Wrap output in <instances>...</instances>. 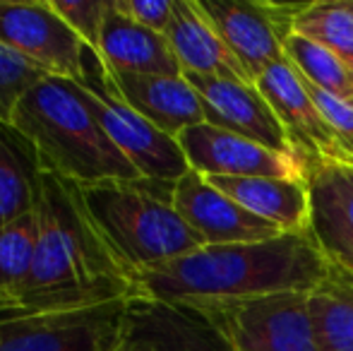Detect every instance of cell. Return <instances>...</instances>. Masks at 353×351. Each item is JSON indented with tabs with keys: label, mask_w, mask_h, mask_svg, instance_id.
Returning a JSON list of instances; mask_svg holds the SVG:
<instances>
[{
	"label": "cell",
	"mask_w": 353,
	"mask_h": 351,
	"mask_svg": "<svg viewBox=\"0 0 353 351\" xmlns=\"http://www.w3.org/2000/svg\"><path fill=\"white\" fill-rule=\"evenodd\" d=\"M34 212L39 217L37 255L10 310H74L135 296V277L103 241L79 185L43 174Z\"/></svg>",
	"instance_id": "6da1fadb"
},
{
	"label": "cell",
	"mask_w": 353,
	"mask_h": 351,
	"mask_svg": "<svg viewBox=\"0 0 353 351\" xmlns=\"http://www.w3.org/2000/svg\"><path fill=\"white\" fill-rule=\"evenodd\" d=\"M332 274L310 234L202 245L135 277V296L200 308L270 294H310Z\"/></svg>",
	"instance_id": "7a4b0ae2"
},
{
	"label": "cell",
	"mask_w": 353,
	"mask_h": 351,
	"mask_svg": "<svg viewBox=\"0 0 353 351\" xmlns=\"http://www.w3.org/2000/svg\"><path fill=\"white\" fill-rule=\"evenodd\" d=\"M12 126L34 147L43 174L74 185L142 178L106 135L77 82L41 77L17 101Z\"/></svg>",
	"instance_id": "3957f363"
},
{
	"label": "cell",
	"mask_w": 353,
	"mask_h": 351,
	"mask_svg": "<svg viewBox=\"0 0 353 351\" xmlns=\"http://www.w3.org/2000/svg\"><path fill=\"white\" fill-rule=\"evenodd\" d=\"M173 185L149 178L79 185L97 229L132 277L205 245L173 207Z\"/></svg>",
	"instance_id": "277c9868"
},
{
	"label": "cell",
	"mask_w": 353,
	"mask_h": 351,
	"mask_svg": "<svg viewBox=\"0 0 353 351\" xmlns=\"http://www.w3.org/2000/svg\"><path fill=\"white\" fill-rule=\"evenodd\" d=\"M125 301L74 310H0V351H123Z\"/></svg>",
	"instance_id": "5b68a950"
},
{
	"label": "cell",
	"mask_w": 353,
	"mask_h": 351,
	"mask_svg": "<svg viewBox=\"0 0 353 351\" xmlns=\"http://www.w3.org/2000/svg\"><path fill=\"white\" fill-rule=\"evenodd\" d=\"M192 310L210 320L231 351H320L307 294H270Z\"/></svg>",
	"instance_id": "8992f818"
},
{
	"label": "cell",
	"mask_w": 353,
	"mask_h": 351,
	"mask_svg": "<svg viewBox=\"0 0 353 351\" xmlns=\"http://www.w3.org/2000/svg\"><path fill=\"white\" fill-rule=\"evenodd\" d=\"M87 99L92 113L99 118L106 135L121 154L135 166L142 178L161 183H176L190 171L188 159L183 154L178 137L166 135L154 123L142 118L135 108H130L111 87L106 85L97 58L92 56L89 72L77 82Z\"/></svg>",
	"instance_id": "52a82bcc"
},
{
	"label": "cell",
	"mask_w": 353,
	"mask_h": 351,
	"mask_svg": "<svg viewBox=\"0 0 353 351\" xmlns=\"http://www.w3.org/2000/svg\"><path fill=\"white\" fill-rule=\"evenodd\" d=\"M0 46L46 77L79 82L89 72L92 51L51 3L0 0Z\"/></svg>",
	"instance_id": "ba28073f"
},
{
	"label": "cell",
	"mask_w": 353,
	"mask_h": 351,
	"mask_svg": "<svg viewBox=\"0 0 353 351\" xmlns=\"http://www.w3.org/2000/svg\"><path fill=\"white\" fill-rule=\"evenodd\" d=\"M200 5L252 82L286 58L283 41L293 32L298 3L200 0Z\"/></svg>",
	"instance_id": "9c48e42d"
},
{
	"label": "cell",
	"mask_w": 353,
	"mask_h": 351,
	"mask_svg": "<svg viewBox=\"0 0 353 351\" xmlns=\"http://www.w3.org/2000/svg\"><path fill=\"white\" fill-rule=\"evenodd\" d=\"M188 166L202 176L228 178H288L305 181L307 164L298 154H283L270 147L221 130L210 123H200L178 135Z\"/></svg>",
	"instance_id": "30bf717a"
},
{
	"label": "cell",
	"mask_w": 353,
	"mask_h": 351,
	"mask_svg": "<svg viewBox=\"0 0 353 351\" xmlns=\"http://www.w3.org/2000/svg\"><path fill=\"white\" fill-rule=\"evenodd\" d=\"M310 226L307 234L332 272L353 281V164H307Z\"/></svg>",
	"instance_id": "8fae6325"
},
{
	"label": "cell",
	"mask_w": 353,
	"mask_h": 351,
	"mask_svg": "<svg viewBox=\"0 0 353 351\" xmlns=\"http://www.w3.org/2000/svg\"><path fill=\"white\" fill-rule=\"evenodd\" d=\"M257 89L274 108L288 140L305 164L315 161H346L334 130L325 121L310 94L307 82L293 70L291 63H274L257 77Z\"/></svg>",
	"instance_id": "7c38bea8"
},
{
	"label": "cell",
	"mask_w": 353,
	"mask_h": 351,
	"mask_svg": "<svg viewBox=\"0 0 353 351\" xmlns=\"http://www.w3.org/2000/svg\"><path fill=\"white\" fill-rule=\"evenodd\" d=\"M173 207L205 245L255 243L283 236L274 224L243 210L192 169L173 185Z\"/></svg>",
	"instance_id": "4fadbf2b"
},
{
	"label": "cell",
	"mask_w": 353,
	"mask_h": 351,
	"mask_svg": "<svg viewBox=\"0 0 353 351\" xmlns=\"http://www.w3.org/2000/svg\"><path fill=\"white\" fill-rule=\"evenodd\" d=\"M205 108V123L236 132L283 154H298L293 142L257 85L221 77L185 75ZM301 157V154H298Z\"/></svg>",
	"instance_id": "5bb4252c"
},
{
	"label": "cell",
	"mask_w": 353,
	"mask_h": 351,
	"mask_svg": "<svg viewBox=\"0 0 353 351\" xmlns=\"http://www.w3.org/2000/svg\"><path fill=\"white\" fill-rule=\"evenodd\" d=\"M125 342L149 351H231L197 310L144 296L125 301Z\"/></svg>",
	"instance_id": "9a60e30c"
},
{
	"label": "cell",
	"mask_w": 353,
	"mask_h": 351,
	"mask_svg": "<svg viewBox=\"0 0 353 351\" xmlns=\"http://www.w3.org/2000/svg\"><path fill=\"white\" fill-rule=\"evenodd\" d=\"M94 56V53H92ZM97 58V56H94ZM99 63V61H97ZM106 85L135 108L142 118L163 130L166 135L178 137L183 130L205 123V108L195 87L185 75H132V72H111L99 63Z\"/></svg>",
	"instance_id": "2e32d148"
},
{
	"label": "cell",
	"mask_w": 353,
	"mask_h": 351,
	"mask_svg": "<svg viewBox=\"0 0 353 351\" xmlns=\"http://www.w3.org/2000/svg\"><path fill=\"white\" fill-rule=\"evenodd\" d=\"M163 37H166L183 75L252 82L245 68L238 63V58L221 39V34L216 32L212 19L207 17L200 0H176L173 3V19Z\"/></svg>",
	"instance_id": "e0dca14e"
},
{
	"label": "cell",
	"mask_w": 353,
	"mask_h": 351,
	"mask_svg": "<svg viewBox=\"0 0 353 351\" xmlns=\"http://www.w3.org/2000/svg\"><path fill=\"white\" fill-rule=\"evenodd\" d=\"M94 56L111 72L168 77L183 75L166 37L121 14L116 10V3H111Z\"/></svg>",
	"instance_id": "ac0fdd59"
},
{
	"label": "cell",
	"mask_w": 353,
	"mask_h": 351,
	"mask_svg": "<svg viewBox=\"0 0 353 351\" xmlns=\"http://www.w3.org/2000/svg\"><path fill=\"white\" fill-rule=\"evenodd\" d=\"M216 190L250 214L274 224L281 234H307L310 226V195L305 181L288 178H228L205 176Z\"/></svg>",
	"instance_id": "d6986e66"
},
{
	"label": "cell",
	"mask_w": 353,
	"mask_h": 351,
	"mask_svg": "<svg viewBox=\"0 0 353 351\" xmlns=\"http://www.w3.org/2000/svg\"><path fill=\"white\" fill-rule=\"evenodd\" d=\"M43 169L27 137L0 121V229L34 212Z\"/></svg>",
	"instance_id": "ffe728a7"
},
{
	"label": "cell",
	"mask_w": 353,
	"mask_h": 351,
	"mask_svg": "<svg viewBox=\"0 0 353 351\" xmlns=\"http://www.w3.org/2000/svg\"><path fill=\"white\" fill-rule=\"evenodd\" d=\"M312 334L320 351H353V281L332 272L307 294Z\"/></svg>",
	"instance_id": "44dd1931"
},
{
	"label": "cell",
	"mask_w": 353,
	"mask_h": 351,
	"mask_svg": "<svg viewBox=\"0 0 353 351\" xmlns=\"http://www.w3.org/2000/svg\"><path fill=\"white\" fill-rule=\"evenodd\" d=\"M39 243L37 212L0 229V308H12L32 274Z\"/></svg>",
	"instance_id": "7402d4cb"
},
{
	"label": "cell",
	"mask_w": 353,
	"mask_h": 351,
	"mask_svg": "<svg viewBox=\"0 0 353 351\" xmlns=\"http://www.w3.org/2000/svg\"><path fill=\"white\" fill-rule=\"evenodd\" d=\"M293 34L322 43L346 63L353 61V0L298 3Z\"/></svg>",
	"instance_id": "603a6c76"
},
{
	"label": "cell",
	"mask_w": 353,
	"mask_h": 351,
	"mask_svg": "<svg viewBox=\"0 0 353 351\" xmlns=\"http://www.w3.org/2000/svg\"><path fill=\"white\" fill-rule=\"evenodd\" d=\"M283 56L310 87L332 94L336 99H344V101H351L349 66L334 51L291 32L283 41Z\"/></svg>",
	"instance_id": "cb8c5ba5"
},
{
	"label": "cell",
	"mask_w": 353,
	"mask_h": 351,
	"mask_svg": "<svg viewBox=\"0 0 353 351\" xmlns=\"http://www.w3.org/2000/svg\"><path fill=\"white\" fill-rule=\"evenodd\" d=\"M51 8L65 19V24L82 39L92 53H97L101 29L113 0H48Z\"/></svg>",
	"instance_id": "d4e9b609"
},
{
	"label": "cell",
	"mask_w": 353,
	"mask_h": 351,
	"mask_svg": "<svg viewBox=\"0 0 353 351\" xmlns=\"http://www.w3.org/2000/svg\"><path fill=\"white\" fill-rule=\"evenodd\" d=\"M41 77L46 75H41L37 68H32L19 56H14L8 48L0 46V121L12 123V113L17 101Z\"/></svg>",
	"instance_id": "484cf974"
},
{
	"label": "cell",
	"mask_w": 353,
	"mask_h": 351,
	"mask_svg": "<svg viewBox=\"0 0 353 351\" xmlns=\"http://www.w3.org/2000/svg\"><path fill=\"white\" fill-rule=\"evenodd\" d=\"M310 94H312V99H315L317 108L322 111V116H325V121L330 123V128L334 130L346 161L353 164V106L349 101H344V99H336V97H332V94L320 92V89H315V87H310Z\"/></svg>",
	"instance_id": "4316f807"
},
{
	"label": "cell",
	"mask_w": 353,
	"mask_h": 351,
	"mask_svg": "<svg viewBox=\"0 0 353 351\" xmlns=\"http://www.w3.org/2000/svg\"><path fill=\"white\" fill-rule=\"evenodd\" d=\"M116 10L132 22L152 29V32L166 34L173 19V3L176 0H113Z\"/></svg>",
	"instance_id": "83f0119b"
},
{
	"label": "cell",
	"mask_w": 353,
	"mask_h": 351,
	"mask_svg": "<svg viewBox=\"0 0 353 351\" xmlns=\"http://www.w3.org/2000/svg\"><path fill=\"white\" fill-rule=\"evenodd\" d=\"M346 66H349V77H351V106H353V61H349L346 63Z\"/></svg>",
	"instance_id": "f1b7e54d"
},
{
	"label": "cell",
	"mask_w": 353,
	"mask_h": 351,
	"mask_svg": "<svg viewBox=\"0 0 353 351\" xmlns=\"http://www.w3.org/2000/svg\"><path fill=\"white\" fill-rule=\"evenodd\" d=\"M123 351H149V349H144V347H137V344L125 342V349H123Z\"/></svg>",
	"instance_id": "f546056e"
}]
</instances>
